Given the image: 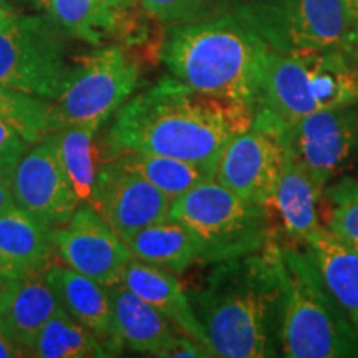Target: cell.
<instances>
[{
    "mask_svg": "<svg viewBox=\"0 0 358 358\" xmlns=\"http://www.w3.org/2000/svg\"><path fill=\"white\" fill-rule=\"evenodd\" d=\"M27 143L22 134L10 124L0 120V166L13 169L19 159L24 156Z\"/></svg>",
    "mask_w": 358,
    "mask_h": 358,
    "instance_id": "30",
    "label": "cell"
},
{
    "mask_svg": "<svg viewBox=\"0 0 358 358\" xmlns=\"http://www.w3.org/2000/svg\"><path fill=\"white\" fill-rule=\"evenodd\" d=\"M40 6L65 35L88 43H100L115 29L108 0H40Z\"/></svg>",
    "mask_w": 358,
    "mask_h": 358,
    "instance_id": "24",
    "label": "cell"
},
{
    "mask_svg": "<svg viewBox=\"0 0 358 358\" xmlns=\"http://www.w3.org/2000/svg\"><path fill=\"white\" fill-rule=\"evenodd\" d=\"M27 353L13 342L12 338H8L6 334L0 330V358H10V357H22Z\"/></svg>",
    "mask_w": 358,
    "mask_h": 358,
    "instance_id": "33",
    "label": "cell"
},
{
    "mask_svg": "<svg viewBox=\"0 0 358 358\" xmlns=\"http://www.w3.org/2000/svg\"><path fill=\"white\" fill-rule=\"evenodd\" d=\"M234 12L275 52L350 50L353 19L343 0H237Z\"/></svg>",
    "mask_w": 358,
    "mask_h": 358,
    "instance_id": "8",
    "label": "cell"
},
{
    "mask_svg": "<svg viewBox=\"0 0 358 358\" xmlns=\"http://www.w3.org/2000/svg\"><path fill=\"white\" fill-rule=\"evenodd\" d=\"M306 245L330 294L358 334V250L335 236L325 224H320Z\"/></svg>",
    "mask_w": 358,
    "mask_h": 358,
    "instance_id": "20",
    "label": "cell"
},
{
    "mask_svg": "<svg viewBox=\"0 0 358 358\" xmlns=\"http://www.w3.org/2000/svg\"><path fill=\"white\" fill-rule=\"evenodd\" d=\"M350 50H353L358 55V17L353 22V29L350 35Z\"/></svg>",
    "mask_w": 358,
    "mask_h": 358,
    "instance_id": "34",
    "label": "cell"
},
{
    "mask_svg": "<svg viewBox=\"0 0 358 358\" xmlns=\"http://www.w3.org/2000/svg\"><path fill=\"white\" fill-rule=\"evenodd\" d=\"M169 217L196 237L201 262L241 257L272 243L268 208L239 198L214 178L174 198Z\"/></svg>",
    "mask_w": 358,
    "mask_h": 358,
    "instance_id": "6",
    "label": "cell"
},
{
    "mask_svg": "<svg viewBox=\"0 0 358 358\" xmlns=\"http://www.w3.org/2000/svg\"><path fill=\"white\" fill-rule=\"evenodd\" d=\"M343 2H345L348 12H350L353 22H355L358 17V0H343Z\"/></svg>",
    "mask_w": 358,
    "mask_h": 358,
    "instance_id": "36",
    "label": "cell"
},
{
    "mask_svg": "<svg viewBox=\"0 0 358 358\" xmlns=\"http://www.w3.org/2000/svg\"><path fill=\"white\" fill-rule=\"evenodd\" d=\"M322 194L324 192L315 186L306 169L284 153L277 179L274 206L290 239L306 244L308 237L319 229L320 221L317 208Z\"/></svg>",
    "mask_w": 358,
    "mask_h": 358,
    "instance_id": "21",
    "label": "cell"
},
{
    "mask_svg": "<svg viewBox=\"0 0 358 358\" xmlns=\"http://www.w3.org/2000/svg\"><path fill=\"white\" fill-rule=\"evenodd\" d=\"M252 118L176 77H164L116 111L106 146L113 155L134 151L189 161L216 176L224 148Z\"/></svg>",
    "mask_w": 358,
    "mask_h": 358,
    "instance_id": "1",
    "label": "cell"
},
{
    "mask_svg": "<svg viewBox=\"0 0 358 358\" xmlns=\"http://www.w3.org/2000/svg\"><path fill=\"white\" fill-rule=\"evenodd\" d=\"M171 201L150 181L115 159L98 169L88 203L127 243L145 227L168 219Z\"/></svg>",
    "mask_w": 358,
    "mask_h": 358,
    "instance_id": "11",
    "label": "cell"
},
{
    "mask_svg": "<svg viewBox=\"0 0 358 358\" xmlns=\"http://www.w3.org/2000/svg\"><path fill=\"white\" fill-rule=\"evenodd\" d=\"M17 280H19L17 277H12L0 271V317L6 312L7 303L10 301L13 289H15L17 285Z\"/></svg>",
    "mask_w": 358,
    "mask_h": 358,
    "instance_id": "32",
    "label": "cell"
},
{
    "mask_svg": "<svg viewBox=\"0 0 358 358\" xmlns=\"http://www.w3.org/2000/svg\"><path fill=\"white\" fill-rule=\"evenodd\" d=\"M45 277L55 290L64 310L96 334L113 355L120 353L123 345L115 334L108 287L69 266H48Z\"/></svg>",
    "mask_w": 358,
    "mask_h": 358,
    "instance_id": "16",
    "label": "cell"
},
{
    "mask_svg": "<svg viewBox=\"0 0 358 358\" xmlns=\"http://www.w3.org/2000/svg\"><path fill=\"white\" fill-rule=\"evenodd\" d=\"M116 159L123 166L133 169L134 173L150 181L171 199L214 178L211 171L198 166V164L163 155L128 151V153H122V156H118Z\"/></svg>",
    "mask_w": 358,
    "mask_h": 358,
    "instance_id": "25",
    "label": "cell"
},
{
    "mask_svg": "<svg viewBox=\"0 0 358 358\" xmlns=\"http://www.w3.org/2000/svg\"><path fill=\"white\" fill-rule=\"evenodd\" d=\"M12 17H13L12 13L8 12L7 8L2 6V3H0V30H2L3 27H6V25L8 24V22L12 20Z\"/></svg>",
    "mask_w": 358,
    "mask_h": 358,
    "instance_id": "35",
    "label": "cell"
},
{
    "mask_svg": "<svg viewBox=\"0 0 358 358\" xmlns=\"http://www.w3.org/2000/svg\"><path fill=\"white\" fill-rule=\"evenodd\" d=\"M274 48L237 12L171 25L161 60L173 77L254 116Z\"/></svg>",
    "mask_w": 358,
    "mask_h": 358,
    "instance_id": "3",
    "label": "cell"
},
{
    "mask_svg": "<svg viewBox=\"0 0 358 358\" xmlns=\"http://www.w3.org/2000/svg\"><path fill=\"white\" fill-rule=\"evenodd\" d=\"M12 173L13 169L0 166V214L15 204L12 191Z\"/></svg>",
    "mask_w": 358,
    "mask_h": 358,
    "instance_id": "31",
    "label": "cell"
},
{
    "mask_svg": "<svg viewBox=\"0 0 358 358\" xmlns=\"http://www.w3.org/2000/svg\"><path fill=\"white\" fill-rule=\"evenodd\" d=\"M357 103L358 55L353 50H272L252 124L277 138L303 116Z\"/></svg>",
    "mask_w": 358,
    "mask_h": 358,
    "instance_id": "4",
    "label": "cell"
},
{
    "mask_svg": "<svg viewBox=\"0 0 358 358\" xmlns=\"http://www.w3.org/2000/svg\"><path fill=\"white\" fill-rule=\"evenodd\" d=\"M282 282V357H358V334L306 250L274 243Z\"/></svg>",
    "mask_w": 358,
    "mask_h": 358,
    "instance_id": "5",
    "label": "cell"
},
{
    "mask_svg": "<svg viewBox=\"0 0 358 358\" xmlns=\"http://www.w3.org/2000/svg\"><path fill=\"white\" fill-rule=\"evenodd\" d=\"M138 83L140 69L123 48L88 53L69 70L60 95L50 103L52 133L69 127L98 131L128 101Z\"/></svg>",
    "mask_w": 358,
    "mask_h": 358,
    "instance_id": "7",
    "label": "cell"
},
{
    "mask_svg": "<svg viewBox=\"0 0 358 358\" xmlns=\"http://www.w3.org/2000/svg\"><path fill=\"white\" fill-rule=\"evenodd\" d=\"M122 282L138 297L156 308L161 315L166 317L179 332L194 338L196 342L213 352L189 295L185 292L173 272L138 261V259H131L124 267Z\"/></svg>",
    "mask_w": 358,
    "mask_h": 358,
    "instance_id": "15",
    "label": "cell"
},
{
    "mask_svg": "<svg viewBox=\"0 0 358 358\" xmlns=\"http://www.w3.org/2000/svg\"><path fill=\"white\" fill-rule=\"evenodd\" d=\"M141 7L161 24L182 25L234 12L237 0H140Z\"/></svg>",
    "mask_w": 358,
    "mask_h": 358,
    "instance_id": "29",
    "label": "cell"
},
{
    "mask_svg": "<svg viewBox=\"0 0 358 358\" xmlns=\"http://www.w3.org/2000/svg\"><path fill=\"white\" fill-rule=\"evenodd\" d=\"M96 131L87 127H69L48 134V140L55 146L57 156L77 192L80 203L92 198L96 179L95 150L93 140Z\"/></svg>",
    "mask_w": 358,
    "mask_h": 358,
    "instance_id": "26",
    "label": "cell"
},
{
    "mask_svg": "<svg viewBox=\"0 0 358 358\" xmlns=\"http://www.w3.org/2000/svg\"><path fill=\"white\" fill-rule=\"evenodd\" d=\"M62 34L50 19L12 17L0 30V85L55 100L70 70Z\"/></svg>",
    "mask_w": 358,
    "mask_h": 358,
    "instance_id": "9",
    "label": "cell"
},
{
    "mask_svg": "<svg viewBox=\"0 0 358 358\" xmlns=\"http://www.w3.org/2000/svg\"><path fill=\"white\" fill-rule=\"evenodd\" d=\"M45 271L19 277L6 312L0 317V330L25 353L32 352L35 338L45 324L64 310Z\"/></svg>",
    "mask_w": 358,
    "mask_h": 358,
    "instance_id": "19",
    "label": "cell"
},
{
    "mask_svg": "<svg viewBox=\"0 0 358 358\" xmlns=\"http://www.w3.org/2000/svg\"><path fill=\"white\" fill-rule=\"evenodd\" d=\"M127 245L133 259L166 268L173 274L185 272L192 264L201 262V249L196 237L185 224L173 217L136 232L127 241Z\"/></svg>",
    "mask_w": 358,
    "mask_h": 358,
    "instance_id": "22",
    "label": "cell"
},
{
    "mask_svg": "<svg viewBox=\"0 0 358 358\" xmlns=\"http://www.w3.org/2000/svg\"><path fill=\"white\" fill-rule=\"evenodd\" d=\"M108 2L113 8H127V7H131L136 0H108Z\"/></svg>",
    "mask_w": 358,
    "mask_h": 358,
    "instance_id": "37",
    "label": "cell"
},
{
    "mask_svg": "<svg viewBox=\"0 0 358 358\" xmlns=\"http://www.w3.org/2000/svg\"><path fill=\"white\" fill-rule=\"evenodd\" d=\"M52 243L66 266L105 287L122 282L133 259L127 243L92 204L77 208L69 222L52 229Z\"/></svg>",
    "mask_w": 358,
    "mask_h": 358,
    "instance_id": "12",
    "label": "cell"
},
{
    "mask_svg": "<svg viewBox=\"0 0 358 358\" xmlns=\"http://www.w3.org/2000/svg\"><path fill=\"white\" fill-rule=\"evenodd\" d=\"M277 140L324 192L358 159V103L303 116L282 129Z\"/></svg>",
    "mask_w": 358,
    "mask_h": 358,
    "instance_id": "10",
    "label": "cell"
},
{
    "mask_svg": "<svg viewBox=\"0 0 358 358\" xmlns=\"http://www.w3.org/2000/svg\"><path fill=\"white\" fill-rule=\"evenodd\" d=\"M325 226L335 236L358 250V179L338 176L325 187Z\"/></svg>",
    "mask_w": 358,
    "mask_h": 358,
    "instance_id": "28",
    "label": "cell"
},
{
    "mask_svg": "<svg viewBox=\"0 0 358 358\" xmlns=\"http://www.w3.org/2000/svg\"><path fill=\"white\" fill-rule=\"evenodd\" d=\"M32 355L42 358H103L113 357L103 340L65 310L45 324L35 338Z\"/></svg>",
    "mask_w": 358,
    "mask_h": 358,
    "instance_id": "23",
    "label": "cell"
},
{
    "mask_svg": "<svg viewBox=\"0 0 358 358\" xmlns=\"http://www.w3.org/2000/svg\"><path fill=\"white\" fill-rule=\"evenodd\" d=\"M191 303L214 355H282V282L274 241L266 249L216 262Z\"/></svg>",
    "mask_w": 358,
    "mask_h": 358,
    "instance_id": "2",
    "label": "cell"
},
{
    "mask_svg": "<svg viewBox=\"0 0 358 358\" xmlns=\"http://www.w3.org/2000/svg\"><path fill=\"white\" fill-rule=\"evenodd\" d=\"M0 120L15 128L29 145L52 133L50 103L3 85H0Z\"/></svg>",
    "mask_w": 358,
    "mask_h": 358,
    "instance_id": "27",
    "label": "cell"
},
{
    "mask_svg": "<svg viewBox=\"0 0 358 358\" xmlns=\"http://www.w3.org/2000/svg\"><path fill=\"white\" fill-rule=\"evenodd\" d=\"M52 250L50 227L15 204L0 214V271L17 279L43 272Z\"/></svg>",
    "mask_w": 358,
    "mask_h": 358,
    "instance_id": "18",
    "label": "cell"
},
{
    "mask_svg": "<svg viewBox=\"0 0 358 358\" xmlns=\"http://www.w3.org/2000/svg\"><path fill=\"white\" fill-rule=\"evenodd\" d=\"M13 203L50 229L64 226L78 208V196L58 159L53 143L45 138L15 164L12 173Z\"/></svg>",
    "mask_w": 358,
    "mask_h": 358,
    "instance_id": "13",
    "label": "cell"
},
{
    "mask_svg": "<svg viewBox=\"0 0 358 358\" xmlns=\"http://www.w3.org/2000/svg\"><path fill=\"white\" fill-rule=\"evenodd\" d=\"M7 2V0H0V3H6Z\"/></svg>",
    "mask_w": 358,
    "mask_h": 358,
    "instance_id": "38",
    "label": "cell"
},
{
    "mask_svg": "<svg viewBox=\"0 0 358 358\" xmlns=\"http://www.w3.org/2000/svg\"><path fill=\"white\" fill-rule=\"evenodd\" d=\"M282 156L284 151L274 134L250 124L224 148L214 179L239 198L271 208Z\"/></svg>",
    "mask_w": 358,
    "mask_h": 358,
    "instance_id": "14",
    "label": "cell"
},
{
    "mask_svg": "<svg viewBox=\"0 0 358 358\" xmlns=\"http://www.w3.org/2000/svg\"><path fill=\"white\" fill-rule=\"evenodd\" d=\"M116 338L129 350L161 357L181 332L123 282L108 287Z\"/></svg>",
    "mask_w": 358,
    "mask_h": 358,
    "instance_id": "17",
    "label": "cell"
}]
</instances>
